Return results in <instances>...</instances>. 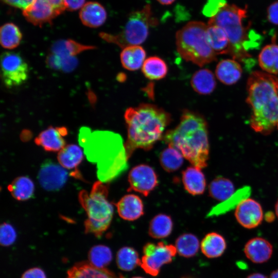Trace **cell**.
Returning a JSON list of instances; mask_svg holds the SVG:
<instances>
[{"instance_id":"cell-34","label":"cell","mask_w":278,"mask_h":278,"mask_svg":"<svg viewBox=\"0 0 278 278\" xmlns=\"http://www.w3.org/2000/svg\"><path fill=\"white\" fill-rule=\"evenodd\" d=\"M22 34L14 23H7L0 29V42L5 48L12 49L18 47L21 41Z\"/></svg>"},{"instance_id":"cell-47","label":"cell","mask_w":278,"mask_h":278,"mask_svg":"<svg viewBox=\"0 0 278 278\" xmlns=\"http://www.w3.org/2000/svg\"><path fill=\"white\" fill-rule=\"evenodd\" d=\"M247 278H268L266 275L259 273H254L248 275Z\"/></svg>"},{"instance_id":"cell-38","label":"cell","mask_w":278,"mask_h":278,"mask_svg":"<svg viewBox=\"0 0 278 278\" xmlns=\"http://www.w3.org/2000/svg\"><path fill=\"white\" fill-rule=\"evenodd\" d=\"M46 63L51 69L70 72L77 67L78 61L75 57H62L50 53L46 58Z\"/></svg>"},{"instance_id":"cell-4","label":"cell","mask_w":278,"mask_h":278,"mask_svg":"<svg viewBox=\"0 0 278 278\" xmlns=\"http://www.w3.org/2000/svg\"><path fill=\"white\" fill-rule=\"evenodd\" d=\"M247 104L251 116L262 120L278 117V78L266 72L254 71L248 78Z\"/></svg>"},{"instance_id":"cell-51","label":"cell","mask_w":278,"mask_h":278,"mask_svg":"<svg viewBox=\"0 0 278 278\" xmlns=\"http://www.w3.org/2000/svg\"><path fill=\"white\" fill-rule=\"evenodd\" d=\"M132 278H143V277H141V276H135V277H132Z\"/></svg>"},{"instance_id":"cell-6","label":"cell","mask_w":278,"mask_h":278,"mask_svg":"<svg viewBox=\"0 0 278 278\" xmlns=\"http://www.w3.org/2000/svg\"><path fill=\"white\" fill-rule=\"evenodd\" d=\"M207 25L200 21L188 23L176 35L177 49L185 61L202 67L216 61L217 55L206 39Z\"/></svg>"},{"instance_id":"cell-19","label":"cell","mask_w":278,"mask_h":278,"mask_svg":"<svg viewBox=\"0 0 278 278\" xmlns=\"http://www.w3.org/2000/svg\"><path fill=\"white\" fill-rule=\"evenodd\" d=\"M66 278H121L105 268H98L89 262H81L72 267Z\"/></svg>"},{"instance_id":"cell-12","label":"cell","mask_w":278,"mask_h":278,"mask_svg":"<svg viewBox=\"0 0 278 278\" xmlns=\"http://www.w3.org/2000/svg\"><path fill=\"white\" fill-rule=\"evenodd\" d=\"M68 173L61 165L47 160L39 169L38 179L41 186L48 191L60 189L66 183Z\"/></svg>"},{"instance_id":"cell-9","label":"cell","mask_w":278,"mask_h":278,"mask_svg":"<svg viewBox=\"0 0 278 278\" xmlns=\"http://www.w3.org/2000/svg\"><path fill=\"white\" fill-rule=\"evenodd\" d=\"M177 252L175 246L172 245L148 242L143 247L140 266L147 274L157 276L164 265L172 262Z\"/></svg>"},{"instance_id":"cell-26","label":"cell","mask_w":278,"mask_h":278,"mask_svg":"<svg viewBox=\"0 0 278 278\" xmlns=\"http://www.w3.org/2000/svg\"><path fill=\"white\" fill-rule=\"evenodd\" d=\"M190 84L196 92L202 95L212 93L216 86L214 74L207 68L196 71L192 77Z\"/></svg>"},{"instance_id":"cell-52","label":"cell","mask_w":278,"mask_h":278,"mask_svg":"<svg viewBox=\"0 0 278 278\" xmlns=\"http://www.w3.org/2000/svg\"><path fill=\"white\" fill-rule=\"evenodd\" d=\"M277 129H278V121H277Z\"/></svg>"},{"instance_id":"cell-27","label":"cell","mask_w":278,"mask_h":278,"mask_svg":"<svg viewBox=\"0 0 278 278\" xmlns=\"http://www.w3.org/2000/svg\"><path fill=\"white\" fill-rule=\"evenodd\" d=\"M95 46L81 44L72 39L59 40L51 46L50 53L62 57H75L80 53L93 49Z\"/></svg>"},{"instance_id":"cell-48","label":"cell","mask_w":278,"mask_h":278,"mask_svg":"<svg viewBox=\"0 0 278 278\" xmlns=\"http://www.w3.org/2000/svg\"><path fill=\"white\" fill-rule=\"evenodd\" d=\"M162 5H170L173 3L175 0H157Z\"/></svg>"},{"instance_id":"cell-29","label":"cell","mask_w":278,"mask_h":278,"mask_svg":"<svg viewBox=\"0 0 278 278\" xmlns=\"http://www.w3.org/2000/svg\"><path fill=\"white\" fill-rule=\"evenodd\" d=\"M142 72L145 77L151 80H159L164 78L168 73L166 63L158 56H151L144 61Z\"/></svg>"},{"instance_id":"cell-32","label":"cell","mask_w":278,"mask_h":278,"mask_svg":"<svg viewBox=\"0 0 278 278\" xmlns=\"http://www.w3.org/2000/svg\"><path fill=\"white\" fill-rule=\"evenodd\" d=\"M83 158L81 149L75 144L65 146L59 151L57 157L60 165L68 169L77 167L81 162Z\"/></svg>"},{"instance_id":"cell-1","label":"cell","mask_w":278,"mask_h":278,"mask_svg":"<svg viewBox=\"0 0 278 278\" xmlns=\"http://www.w3.org/2000/svg\"><path fill=\"white\" fill-rule=\"evenodd\" d=\"M78 142L88 161L97 164L99 181H112L127 170L129 157L123 140L118 133L106 130L92 131L82 127Z\"/></svg>"},{"instance_id":"cell-50","label":"cell","mask_w":278,"mask_h":278,"mask_svg":"<svg viewBox=\"0 0 278 278\" xmlns=\"http://www.w3.org/2000/svg\"><path fill=\"white\" fill-rule=\"evenodd\" d=\"M275 210L276 215L278 218V200H277L276 203L275 204Z\"/></svg>"},{"instance_id":"cell-37","label":"cell","mask_w":278,"mask_h":278,"mask_svg":"<svg viewBox=\"0 0 278 278\" xmlns=\"http://www.w3.org/2000/svg\"><path fill=\"white\" fill-rule=\"evenodd\" d=\"M116 264L120 269L129 271L140 266L141 259L137 252L134 248L124 247L117 253Z\"/></svg>"},{"instance_id":"cell-46","label":"cell","mask_w":278,"mask_h":278,"mask_svg":"<svg viewBox=\"0 0 278 278\" xmlns=\"http://www.w3.org/2000/svg\"><path fill=\"white\" fill-rule=\"evenodd\" d=\"M54 8L60 15L65 10L64 0H46Z\"/></svg>"},{"instance_id":"cell-36","label":"cell","mask_w":278,"mask_h":278,"mask_svg":"<svg viewBox=\"0 0 278 278\" xmlns=\"http://www.w3.org/2000/svg\"><path fill=\"white\" fill-rule=\"evenodd\" d=\"M183 158L178 150L170 146L164 149L159 156L161 166L168 172L178 170L183 163Z\"/></svg>"},{"instance_id":"cell-21","label":"cell","mask_w":278,"mask_h":278,"mask_svg":"<svg viewBox=\"0 0 278 278\" xmlns=\"http://www.w3.org/2000/svg\"><path fill=\"white\" fill-rule=\"evenodd\" d=\"M63 136L59 127L49 126L38 135L34 142L46 151H58L65 147V141Z\"/></svg>"},{"instance_id":"cell-15","label":"cell","mask_w":278,"mask_h":278,"mask_svg":"<svg viewBox=\"0 0 278 278\" xmlns=\"http://www.w3.org/2000/svg\"><path fill=\"white\" fill-rule=\"evenodd\" d=\"M244 253L251 262L260 264L267 262L273 252L272 245L262 237H254L250 239L244 247Z\"/></svg>"},{"instance_id":"cell-23","label":"cell","mask_w":278,"mask_h":278,"mask_svg":"<svg viewBox=\"0 0 278 278\" xmlns=\"http://www.w3.org/2000/svg\"><path fill=\"white\" fill-rule=\"evenodd\" d=\"M207 41L215 54H230V45L228 36L220 27L215 25H207Z\"/></svg>"},{"instance_id":"cell-43","label":"cell","mask_w":278,"mask_h":278,"mask_svg":"<svg viewBox=\"0 0 278 278\" xmlns=\"http://www.w3.org/2000/svg\"><path fill=\"white\" fill-rule=\"evenodd\" d=\"M21 278H46V276L43 270L34 267L26 270Z\"/></svg>"},{"instance_id":"cell-11","label":"cell","mask_w":278,"mask_h":278,"mask_svg":"<svg viewBox=\"0 0 278 278\" xmlns=\"http://www.w3.org/2000/svg\"><path fill=\"white\" fill-rule=\"evenodd\" d=\"M128 190L139 193L147 196L158 185V176L154 170L146 164H140L131 169L128 178Z\"/></svg>"},{"instance_id":"cell-2","label":"cell","mask_w":278,"mask_h":278,"mask_svg":"<svg viewBox=\"0 0 278 278\" xmlns=\"http://www.w3.org/2000/svg\"><path fill=\"white\" fill-rule=\"evenodd\" d=\"M124 118L127 127L125 145L129 158L137 149H151L163 138L165 129L171 120L170 114L163 109L145 103L128 108Z\"/></svg>"},{"instance_id":"cell-39","label":"cell","mask_w":278,"mask_h":278,"mask_svg":"<svg viewBox=\"0 0 278 278\" xmlns=\"http://www.w3.org/2000/svg\"><path fill=\"white\" fill-rule=\"evenodd\" d=\"M112 258L111 250L104 245L94 246L89 253V263L98 268H105L111 262Z\"/></svg>"},{"instance_id":"cell-14","label":"cell","mask_w":278,"mask_h":278,"mask_svg":"<svg viewBox=\"0 0 278 278\" xmlns=\"http://www.w3.org/2000/svg\"><path fill=\"white\" fill-rule=\"evenodd\" d=\"M23 15L28 22L41 27L59 14L46 0H36L23 10Z\"/></svg>"},{"instance_id":"cell-24","label":"cell","mask_w":278,"mask_h":278,"mask_svg":"<svg viewBox=\"0 0 278 278\" xmlns=\"http://www.w3.org/2000/svg\"><path fill=\"white\" fill-rule=\"evenodd\" d=\"M251 193V188L249 186L239 189L227 200L214 206L207 214V217L219 216L236 208L242 200L249 198Z\"/></svg>"},{"instance_id":"cell-3","label":"cell","mask_w":278,"mask_h":278,"mask_svg":"<svg viewBox=\"0 0 278 278\" xmlns=\"http://www.w3.org/2000/svg\"><path fill=\"white\" fill-rule=\"evenodd\" d=\"M163 139L168 146L178 150L193 166L202 169L209 157L207 124L200 114L185 109L179 124L167 131Z\"/></svg>"},{"instance_id":"cell-13","label":"cell","mask_w":278,"mask_h":278,"mask_svg":"<svg viewBox=\"0 0 278 278\" xmlns=\"http://www.w3.org/2000/svg\"><path fill=\"white\" fill-rule=\"evenodd\" d=\"M235 216L237 222L244 228L253 229L261 224L263 220V211L257 201L247 198L236 207Z\"/></svg>"},{"instance_id":"cell-22","label":"cell","mask_w":278,"mask_h":278,"mask_svg":"<svg viewBox=\"0 0 278 278\" xmlns=\"http://www.w3.org/2000/svg\"><path fill=\"white\" fill-rule=\"evenodd\" d=\"M146 56V51L142 46L133 45L123 48L120 59L124 68L128 71H134L142 67Z\"/></svg>"},{"instance_id":"cell-42","label":"cell","mask_w":278,"mask_h":278,"mask_svg":"<svg viewBox=\"0 0 278 278\" xmlns=\"http://www.w3.org/2000/svg\"><path fill=\"white\" fill-rule=\"evenodd\" d=\"M267 19L271 23L278 25V1L272 3L268 7Z\"/></svg>"},{"instance_id":"cell-7","label":"cell","mask_w":278,"mask_h":278,"mask_svg":"<svg viewBox=\"0 0 278 278\" xmlns=\"http://www.w3.org/2000/svg\"><path fill=\"white\" fill-rule=\"evenodd\" d=\"M247 18V7L242 8L227 4L208 22L207 25H217L224 31L230 42V54L235 60L242 61L251 57L245 49L249 40V26L244 24Z\"/></svg>"},{"instance_id":"cell-44","label":"cell","mask_w":278,"mask_h":278,"mask_svg":"<svg viewBox=\"0 0 278 278\" xmlns=\"http://www.w3.org/2000/svg\"><path fill=\"white\" fill-rule=\"evenodd\" d=\"M5 3L22 9L23 10L32 4L36 0H2Z\"/></svg>"},{"instance_id":"cell-5","label":"cell","mask_w":278,"mask_h":278,"mask_svg":"<svg viewBox=\"0 0 278 278\" xmlns=\"http://www.w3.org/2000/svg\"><path fill=\"white\" fill-rule=\"evenodd\" d=\"M108 187L103 182H95L91 192L81 190L78 195L80 203L86 212L85 232L100 237L110 225L113 207L108 199Z\"/></svg>"},{"instance_id":"cell-8","label":"cell","mask_w":278,"mask_h":278,"mask_svg":"<svg viewBox=\"0 0 278 278\" xmlns=\"http://www.w3.org/2000/svg\"><path fill=\"white\" fill-rule=\"evenodd\" d=\"M158 24L149 4L140 10L133 11L129 14L123 30L113 34L100 32L99 36L108 43H113L124 48L133 45H140L145 41L150 27Z\"/></svg>"},{"instance_id":"cell-45","label":"cell","mask_w":278,"mask_h":278,"mask_svg":"<svg viewBox=\"0 0 278 278\" xmlns=\"http://www.w3.org/2000/svg\"><path fill=\"white\" fill-rule=\"evenodd\" d=\"M85 0H64L66 10L76 11L81 9L85 3Z\"/></svg>"},{"instance_id":"cell-33","label":"cell","mask_w":278,"mask_h":278,"mask_svg":"<svg viewBox=\"0 0 278 278\" xmlns=\"http://www.w3.org/2000/svg\"><path fill=\"white\" fill-rule=\"evenodd\" d=\"M234 186L232 182L225 178L218 177L210 184L208 193L213 198L223 201L234 193Z\"/></svg>"},{"instance_id":"cell-31","label":"cell","mask_w":278,"mask_h":278,"mask_svg":"<svg viewBox=\"0 0 278 278\" xmlns=\"http://www.w3.org/2000/svg\"><path fill=\"white\" fill-rule=\"evenodd\" d=\"M8 189L15 199L25 201L33 197L34 185L29 177L21 176L15 179L8 185Z\"/></svg>"},{"instance_id":"cell-30","label":"cell","mask_w":278,"mask_h":278,"mask_svg":"<svg viewBox=\"0 0 278 278\" xmlns=\"http://www.w3.org/2000/svg\"><path fill=\"white\" fill-rule=\"evenodd\" d=\"M172 229L173 222L171 218L166 214H159L150 221L148 233L151 237L161 239L168 237Z\"/></svg>"},{"instance_id":"cell-40","label":"cell","mask_w":278,"mask_h":278,"mask_svg":"<svg viewBox=\"0 0 278 278\" xmlns=\"http://www.w3.org/2000/svg\"><path fill=\"white\" fill-rule=\"evenodd\" d=\"M16 233L14 228L9 223L4 222L1 225L0 242L2 246H9L15 240Z\"/></svg>"},{"instance_id":"cell-49","label":"cell","mask_w":278,"mask_h":278,"mask_svg":"<svg viewBox=\"0 0 278 278\" xmlns=\"http://www.w3.org/2000/svg\"><path fill=\"white\" fill-rule=\"evenodd\" d=\"M270 278H278V269L273 271L270 274Z\"/></svg>"},{"instance_id":"cell-35","label":"cell","mask_w":278,"mask_h":278,"mask_svg":"<svg viewBox=\"0 0 278 278\" xmlns=\"http://www.w3.org/2000/svg\"><path fill=\"white\" fill-rule=\"evenodd\" d=\"M198 238L191 233H184L180 235L176 240L175 247L177 253L184 257L195 256L199 248Z\"/></svg>"},{"instance_id":"cell-25","label":"cell","mask_w":278,"mask_h":278,"mask_svg":"<svg viewBox=\"0 0 278 278\" xmlns=\"http://www.w3.org/2000/svg\"><path fill=\"white\" fill-rule=\"evenodd\" d=\"M200 247L203 254L207 257H218L222 255L227 248L224 238L217 232L207 234L203 238Z\"/></svg>"},{"instance_id":"cell-18","label":"cell","mask_w":278,"mask_h":278,"mask_svg":"<svg viewBox=\"0 0 278 278\" xmlns=\"http://www.w3.org/2000/svg\"><path fill=\"white\" fill-rule=\"evenodd\" d=\"M182 180L186 192L192 195L202 194L206 187V180L201 169L190 166L182 171Z\"/></svg>"},{"instance_id":"cell-41","label":"cell","mask_w":278,"mask_h":278,"mask_svg":"<svg viewBox=\"0 0 278 278\" xmlns=\"http://www.w3.org/2000/svg\"><path fill=\"white\" fill-rule=\"evenodd\" d=\"M227 5L225 0H207L202 9V13L211 18L217 14Z\"/></svg>"},{"instance_id":"cell-17","label":"cell","mask_w":278,"mask_h":278,"mask_svg":"<svg viewBox=\"0 0 278 278\" xmlns=\"http://www.w3.org/2000/svg\"><path fill=\"white\" fill-rule=\"evenodd\" d=\"M107 16L105 8L96 2L86 3L79 12V18L82 23L91 28H97L102 25L106 21Z\"/></svg>"},{"instance_id":"cell-20","label":"cell","mask_w":278,"mask_h":278,"mask_svg":"<svg viewBox=\"0 0 278 278\" xmlns=\"http://www.w3.org/2000/svg\"><path fill=\"white\" fill-rule=\"evenodd\" d=\"M215 74L217 79L225 85L236 83L240 78L242 68L235 59H224L217 65Z\"/></svg>"},{"instance_id":"cell-10","label":"cell","mask_w":278,"mask_h":278,"mask_svg":"<svg viewBox=\"0 0 278 278\" xmlns=\"http://www.w3.org/2000/svg\"><path fill=\"white\" fill-rule=\"evenodd\" d=\"M2 78L9 88L24 83L29 76L27 63L18 53L4 52L1 57Z\"/></svg>"},{"instance_id":"cell-28","label":"cell","mask_w":278,"mask_h":278,"mask_svg":"<svg viewBox=\"0 0 278 278\" xmlns=\"http://www.w3.org/2000/svg\"><path fill=\"white\" fill-rule=\"evenodd\" d=\"M259 65L265 72L278 74V44L274 43L266 45L261 50L258 57Z\"/></svg>"},{"instance_id":"cell-16","label":"cell","mask_w":278,"mask_h":278,"mask_svg":"<svg viewBox=\"0 0 278 278\" xmlns=\"http://www.w3.org/2000/svg\"><path fill=\"white\" fill-rule=\"evenodd\" d=\"M115 205L119 216L125 220H135L144 213L142 199L134 194L125 195Z\"/></svg>"}]
</instances>
